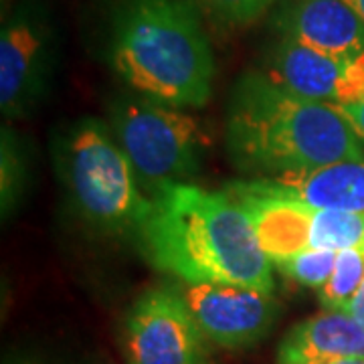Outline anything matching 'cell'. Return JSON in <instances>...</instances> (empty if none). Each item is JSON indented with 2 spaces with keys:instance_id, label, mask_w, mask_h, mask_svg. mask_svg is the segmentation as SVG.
Here are the masks:
<instances>
[{
  "instance_id": "1",
  "label": "cell",
  "mask_w": 364,
  "mask_h": 364,
  "mask_svg": "<svg viewBox=\"0 0 364 364\" xmlns=\"http://www.w3.org/2000/svg\"><path fill=\"white\" fill-rule=\"evenodd\" d=\"M142 247L160 272L182 284H227L273 291V263L253 223L225 191L174 184L152 196Z\"/></svg>"
},
{
  "instance_id": "2",
  "label": "cell",
  "mask_w": 364,
  "mask_h": 364,
  "mask_svg": "<svg viewBox=\"0 0 364 364\" xmlns=\"http://www.w3.org/2000/svg\"><path fill=\"white\" fill-rule=\"evenodd\" d=\"M227 152L251 178L364 160V146L334 105L284 90L259 69L235 81L225 122Z\"/></svg>"
},
{
  "instance_id": "3",
  "label": "cell",
  "mask_w": 364,
  "mask_h": 364,
  "mask_svg": "<svg viewBox=\"0 0 364 364\" xmlns=\"http://www.w3.org/2000/svg\"><path fill=\"white\" fill-rule=\"evenodd\" d=\"M105 61L134 93L198 109L213 95L215 57L198 0H112Z\"/></svg>"
},
{
  "instance_id": "4",
  "label": "cell",
  "mask_w": 364,
  "mask_h": 364,
  "mask_svg": "<svg viewBox=\"0 0 364 364\" xmlns=\"http://www.w3.org/2000/svg\"><path fill=\"white\" fill-rule=\"evenodd\" d=\"M53 150L59 181L81 221L105 235L140 231L152 198L107 122L79 117L61 132Z\"/></svg>"
},
{
  "instance_id": "5",
  "label": "cell",
  "mask_w": 364,
  "mask_h": 364,
  "mask_svg": "<svg viewBox=\"0 0 364 364\" xmlns=\"http://www.w3.org/2000/svg\"><path fill=\"white\" fill-rule=\"evenodd\" d=\"M107 126L148 196L188 184L205 162L207 138L186 109L140 93H119L107 105Z\"/></svg>"
},
{
  "instance_id": "6",
  "label": "cell",
  "mask_w": 364,
  "mask_h": 364,
  "mask_svg": "<svg viewBox=\"0 0 364 364\" xmlns=\"http://www.w3.org/2000/svg\"><path fill=\"white\" fill-rule=\"evenodd\" d=\"M57 53V23L47 0H16L0 28V109L6 119H25L43 104Z\"/></svg>"
},
{
  "instance_id": "7",
  "label": "cell",
  "mask_w": 364,
  "mask_h": 364,
  "mask_svg": "<svg viewBox=\"0 0 364 364\" xmlns=\"http://www.w3.org/2000/svg\"><path fill=\"white\" fill-rule=\"evenodd\" d=\"M128 364H210L208 338L176 287H152L126 318Z\"/></svg>"
},
{
  "instance_id": "8",
  "label": "cell",
  "mask_w": 364,
  "mask_h": 364,
  "mask_svg": "<svg viewBox=\"0 0 364 364\" xmlns=\"http://www.w3.org/2000/svg\"><path fill=\"white\" fill-rule=\"evenodd\" d=\"M259 71L284 90L320 104L342 107L364 100V55L334 57L275 37L263 49Z\"/></svg>"
},
{
  "instance_id": "9",
  "label": "cell",
  "mask_w": 364,
  "mask_h": 364,
  "mask_svg": "<svg viewBox=\"0 0 364 364\" xmlns=\"http://www.w3.org/2000/svg\"><path fill=\"white\" fill-rule=\"evenodd\" d=\"M210 342L223 348H249L265 338L279 316L273 291L227 284L176 286Z\"/></svg>"
},
{
  "instance_id": "10",
  "label": "cell",
  "mask_w": 364,
  "mask_h": 364,
  "mask_svg": "<svg viewBox=\"0 0 364 364\" xmlns=\"http://www.w3.org/2000/svg\"><path fill=\"white\" fill-rule=\"evenodd\" d=\"M227 188L324 210L364 213V160H344L279 176L237 181L227 184Z\"/></svg>"
},
{
  "instance_id": "11",
  "label": "cell",
  "mask_w": 364,
  "mask_h": 364,
  "mask_svg": "<svg viewBox=\"0 0 364 364\" xmlns=\"http://www.w3.org/2000/svg\"><path fill=\"white\" fill-rule=\"evenodd\" d=\"M272 28L275 37L326 55H364V23L344 0H279Z\"/></svg>"
},
{
  "instance_id": "12",
  "label": "cell",
  "mask_w": 364,
  "mask_h": 364,
  "mask_svg": "<svg viewBox=\"0 0 364 364\" xmlns=\"http://www.w3.org/2000/svg\"><path fill=\"white\" fill-rule=\"evenodd\" d=\"M364 358V326L348 312L306 318L277 346V364H328Z\"/></svg>"
},
{
  "instance_id": "13",
  "label": "cell",
  "mask_w": 364,
  "mask_h": 364,
  "mask_svg": "<svg viewBox=\"0 0 364 364\" xmlns=\"http://www.w3.org/2000/svg\"><path fill=\"white\" fill-rule=\"evenodd\" d=\"M225 193L233 196L245 208L261 249L273 265L306 249H312L316 208L272 196L239 193L231 188H225Z\"/></svg>"
},
{
  "instance_id": "14",
  "label": "cell",
  "mask_w": 364,
  "mask_h": 364,
  "mask_svg": "<svg viewBox=\"0 0 364 364\" xmlns=\"http://www.w3.org/2000/svg\"><path fill=\"white\" fill-rule=\"evenodd\" d=\"M31 181V158L23 138L11 126L0 130V215L2 221L18 210Z\"/></svg>"
},
{
  "instance_id": "15",
  "label": "cell",
  "mask_w": 364,
  "mask_h": 364,
  "mask_svg": "<svg viewBox=\"0 0 364 364\" xmlns=\"http://www.w3.org/2000/svg\"><path fill=\"white\" fill-rule=\"evenodd\" d=\"M364 282V249H346L340 251L336 267L318 289L320 306L330 312H346L348 304L356 296Z\"/></svg>"
},
{
  "instance_id": "16",
  "label": "cell",
  "mask_w": 364,
  "mask_h": 364,
  "mask_svg": "<svg viewBox=\"0 0 364 364\" xmlns=\"http://www.w3.org/2000/svg\"><path fill=\"white\" fill-rule=\"evenodd\" d=\"M338 253L328 249H306L287 259L275 263V267L286 275L287 279L306 287L320 289L330 279L336 267Z\"/></svg>"
},
{
  "instance_id": "17",
  "label": "cell",
  "mask_w": 364,
  "mask_h": 364,
  "mask_svg": "<svg viewBox=\"0 0 364 364\" xmlns=\"http://www.w3.org/2000/svg\"><path fill=\"white\" fill-rule=\"evenodd\" d=\"M225 25H249L267 13L277 0H200Z\"/></svg>"
},
{
  "instance_id": "18",
  "label": "cell",
  "mask_w": 364,
  "mask_h": 364,
  "mask_svg": "<svg viewBox=\"0 0 364 364\" xmlns=\"http://www.w3.org/2000/svg\"><path fill=\"white\" fill-rule=\"evenodd\" d=\"M336 109H338L342 116L346 117V122L350 124L354 134L358 136V140L364 146V100L356 102V104L342 105V107H336Z\"/></svg>"
},
{
  "instance_id": "19",
  "label": "cell",
  "mask_w": 364,
  "mask_h": 364,
  "mask_svg": "<svg viewBox=\"0 0 364 364\" xmlns=\"http://www.w3.org/2000/svg\"><path fill=\"white\" fill-rule=\"evenodd\" d=\"M346 312L350 314L354 320H358V322L364 326V282L363 286H360V289L356 291V296H354L350 304H348Z\"/></svg>"
},
{
  "instance_id": "20",
  "label": "cell",
  "mask_w": 364,
  "mask_h": 364,
  "mask_svg": "<svg viewBox=\"0 0 364 364\" xmlns=\"http://www.w3.org/2000/svg\"><path fill=\"white\" fill-rule=\"evenodd\" d=\"M4 364H43L37 358H31V356H11V358H6Z\"/></svg>"
},
{
  "instance_id": "21",
  "label": "cell",
  "mask_w": 364,
  "mask_h": 364,
  "mask_svg": "<svg viewBox=\"0 0 364 364\" xmlns=\"http://www.w3.org/2000/svg\"><path fill=\"white\" fill-rule=\"evenodd\" d=\"M350 6L354 13L358 14V18L364 23V0H344Z\"/></svg>"
},
{
  "instance_id": "22",
  "label": "cell",
  "mask_w": 364,
  "mask_h": 364,
  "mask_svg": "<svg viewBox=\"0 0 364 364\" xmlns=\"http://www.w3.org/2000/svg\"><path fill=\"white\" fill-rule=\"evenodd\" d=\"M328 364H364V358H354V360H338V363H328Z\"/></svg>"
}]
</instances>
